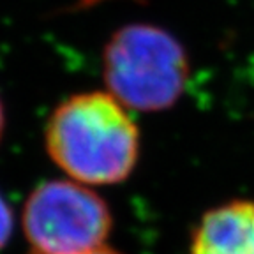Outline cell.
Segmentation results:
<instances>
[{
    "mask_svg": "<svg viewBox=\"0 0 254 254\" xmlns=\"http://www.w3.org/2000/svg\"><path fill=\"white\" fill-rule=\"evenodd\" d=\"M44 143L52 161L85 186L129 179L139 157V132L110 92H83L60 103L48 119Z\"/></svg>",
    "mask_w": 254,
    "mask_h": 254,
    "instance_id": "6da1fadb",
    "label": "cell"
},
{
    "mask_svg": "<svg viewBox=\"0 0 254 254\" xmlns=\"http://www.w3.org/2000/svg\"><path fill=\"white\" fill-rule=\"evenodd\" d=\"M108 92L126 108L163 111L180 99L189 60L170 32L147 23L117 30L103 53Z\"/></svg>",
    "mask_w": 254,
    "mask_h": 254,
    "instance_id": "7a4b0ae2",
    "label": "cell"
},
{
    "mask_svg": "<svg viewBox=\"0 0 254 254\" xmlns=\"http://www.w3.org/2000/svg\"><path fill=\"white\" fill-rule=\"evenodd\" d=\"M21 224L32 251L74 254L103 247L113 228L110 206L85 184L50 180L27 198Z\"/></svg>",
    "mask_w": 254,
    "mask_h": 254,
    "instance_id": "3957f363",
    "label": "cell"
},
{
    "mask_svg": "<svg viewBox=\"0 0 254 254\" xmlns=\"http://www.w3.org/2000/svg\"><path fill=\"white\" fill-rule=\"evenodd\" d=\"M189 254H254L253 199H233L206 212L192 233Z\"/></svg>",
    "mask_w": 254,
    "mask_h": 254,
    "instance_id": "277c9868",
    "label": "cell"
},
{
    "mask_svg": "<svg viewBox=\"0 0 254 254\" xmlns=\"http://www.w3.org/2000/svg\"><path fill=\"white\" fill-rule=\"evenodd\" d=\"M12 233V214L5 199L0 194V249L7 244Z\"/></svg>",
    "mask_w": 254,
    "mask_h": 254,
    "instance_id": "5b68a950",
    "label": "cell"
},
{
    "mask_svg": "<svg viewBox=\"0 0 254 254\" xmlns=\"http://www.w3.org/2000/svg\"><path fill=\"white\" fill-rule=\"evenodd\" d=\"M30 254H43V253H36V251H30ZM74 254H120L117 251L110 249V247L103 246V247H97V249H92V251H83V253H74Z\"/></svg>",
    "mask_w": 254,
    "mask_h": 254,
    "instance_id": "8992f818",
    "label": "cell"
},
{
    "mask_svg": "<svg viewBox=\"0 0 254 254\" xmlns=\"http://www.w3.org/2000/svg\"><path fill=\"white\" fill-rule=\"evenodd\" d=\"M4 126H5V115H4V106H2V101H0V139H2Z\"/></svg>",
    "mask_w": 254,
    "mask_h": 254,
    "instance_id": "52a82bcc",
    "label": "cell"
}]
</instances>
